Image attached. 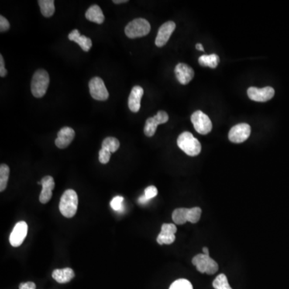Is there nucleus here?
<instances>
[{"mask_svg": "<svg viewBox=\"0 0 289 289\" xmlns=\"http://www.w3.org/2000/svg\"><path fill=\"white\" fill-rule=\"evenodd\" d=\"M78 207V196L75 190H65L60 198L59 209L63 216L73 218L77 214Z\"/></svg>", "mask_w": 289, "mask_h": 289, "instance_id": "obj_1", "label": "nucleus"}, {"mask_svg": "<svg viewBox=\"0 0 289 289\" xmlns=\"http://www.w3.org/2000/svg\"><path fill=\"white\" fill-rule=\"evenodd\" d=\"M177 146L190 157L199 154L202 146L197 138L190 132H183L177 139Z\"/></svg>", "mask_w": 289, "mask_h": 289, "instance_id": "obj_2", "label": "nucleus"}, {"mask_svg": "<svg viewBox=\"0 0 289 289\" xmlns=\"http://www.w3.org/2000/svg\"><path fill=\"white\" fill-rule=\"evenodd\" d=\"M202 210L200 207L193 208H177L172 214L173 223L177 225H183L187 222L196 224L201 218Z\"/></svg>", "mask_w": 289, "mask_h": 289, "instance_id": "obj_3", "label": "nucleus"}, {"mask_svg": "<svg viewBox=\"0 0 289 289\" xmlns=\"http://www.w3.org/2000/svg\"><path fill=\"white\" fill-rule=\"evenodd\" d=\"M50 78L47 72L43 69H39L34 73L32 77L31 90L32 95L36 98H41L46 94L49 88Z\"/></svg>", "mask_w": 289, "mask_h": 289, "instance_id": "obj_4", "label": "nucleus"}, {"mask_svg": "<svg viewBox=\"0 0 289 289\" xmlns=\"http://www.w3.org/2000/svg\"><path fill=\"white\" fill-rule=\"evenodd\" d=\"M150 25L142 18L134 19L125 28V33L130 39L143 37L150 32Z\"/></svg>", "mask_w": 289, "mask_h": 289, "instance_id": "obj_5", "label": "nucleus"}, {"mask_svg": "<svg viewBox=\"0 0 289 289\" xmlns=\"http://www.w3.org/2000/svg\"><path fill=\"white\" fill-rule=\"evenodd\" d=\"M192 263L196 269L201 273L214 275L218 272V265L215 259L210 257L209 255L198 254L192 259Z\"/></svg>", "mask_w": 289, "mask_h": 289, "instance_id": "obj_6", "label": "nucleus"}, {"mask_svg": "<svg viewBox=\"0 0 289 289\" xmlns=\"http://www.w3.org/2000/svg\"><path fill=\"white\" fill-rule=\"evenodd\" d=\"M191 122L195 129L200 135H206L212 129V122L207 114L202 111H195L191 116Z\"/></svg>", "mask_w": 289, "mask_h": 289, "instance_id": "obj_7", "label": "nucleus"}, {"mask_svg": "<svg viewBox=\"0 0 289 289\" xmlns=\"http://www.w3.org/2000/svg\"><path fill=\"white\" fill-rule=\"evenodd\" d=\"M88 87L90 94L94 99L97 101H106L108 99L109 94L102 79L94 77L90 80Z\"/></svg>", "mask_w": 289, "mask_h": 289, "instance_id": "obj_8", "label": "nucleus"}, {"mask_svg": "<svg viewBox=\"0 0 289 289\" xmlns=\"http://www.w3.org/2000/svg\"><path fill=\"white\" fill-rule=\"evenodd\" d=\"M250 135V125L246 123H241L231 128L228 134V138L233 143H242L248 140Z\"/></svg>", "mask_w": 289, "mask_h": 289, "instance_id": "obj_9", "label": "nucleus"}, {"mask_svg": "<svg viewBox=\"0 0 289 289\" xmlns=\"http://www.w3.org/2000/svg\"><path fill=\"white\" fill-rule=\"evenodd\" d=\"M28 224L25 221L17 223L9 237L10 243L14 248L20 246L28 235Z\"/></svg>", "mask_w": 289, "mask_h": 289, "instance_id": "obj_10", "label": "nucleus"}, {"mask_svg": "<svg viewBox=\"0 0 289 289\" xmlns=\"http://www.w3.org/2000/svg\"><path fill=\"white\" fill-rule=\"evenodd\" d=\"M169 120V116L165 111H159L153 118H148L146 121L144 132L147 137H153L154 135L158 125L164 124Z\"/></svg>", "mask_w": 289, "mask_h": 289, "instance_id": "obj_11", "label": "nucleus"}, {"mask_svg": "<svg viewBox=\"0 0 289 289\" xmlns=\"http://www.w3.org/2000/svg\"><path fill=\"white\" fill-rule=\"evenodd\" d=\"M275 95L274 88L270 86L263 88H257L256 87H250L248 90V96L252 101L257 102H266L270 101Z\"/></svg>", "mask_w": 289, "mask_h": 289, "instance_id": "obj_12", "label": "nucleus"}, {"mask_svg": "<svg viewBox=\"0 0 289 289\" xmlns=\"http://www.w3.org/2000/svg\"><path fill=\"white\" fill-rule=\"evenodd\" d=\"M175 23L173 21H168L165 23L159 28L158 32L157 37L155 39V45L159 48H162L166 45L171 36L173 31L175 30Z\"/></svg>", "mask_w": 289, "mask_h": 289, "instance_id": "obj_13", "label": "nucleus"}, {"mask_svg": "<svg viewBox=\"0 0 289 289\" xmlns=\"http://www.w3.org/2000/svg\"><path fill=\"white\" fill-rule=\"evenodd\" d=\"M176 232H177V228L175 224H163L161 232L158 235V243L160 245L172 244L175 241Z\"/></svg>", "mask_w": 289, "mask_h": 289, "instance_id": "obj_14", "label": "nucleus"}, {"mask_svg": "<svg viewBox=\"0 0 289 289\" xmlns=\"http://www.w3.org/2000/svg\"><path fill=\"white\" fill-rule=\"evenodd\" d=\"M174 73L179 83L182 84H189L194 78V70L186 63H180L177 64Z\"/></svg>", "mask_w": 289, "mask_h": 289, "instance_id": "obj_15", "label": "nucleus"}, {"mask_svg": "<svg viewBox=\"0 0 289 289\" xmlns=\"http://www.w3.org/2000/svg\"><path fill=\"white\" fill-rule=\"evenodd\" d=\"M42 190L39 195V202L45 204L50 201L53 197V190L55 188L54 179L52 176H45L41 180Z\"/></svg>", "mask_w": 289, "mask_h": 289, "instance_id": "obj_16", "label": "nucleus"}, {"mask_svg": "<svg viewBox=\"0 0 289 289\" xmlns=\"http://www.w3.org/2000/svg\"><path fill=\"white\" fill-rule=\"evenodd\" d=\"M75 138L74 129L70 127H63L58 132L57 138L55 141L56 146L60 149H64L71 144Z\"/></svg>", "mask_w": 289, "mask_h": 289, "instance_id": "obj_17", "label": "nucleus"}, {"mask_svg": "<svg viewBox=\"0 0 289 289\" xmlns=\"http://www.w3.org/2000/svg\"><path fill=\"white\" fill-rule=\"evenodd\" d=\"M143 94L144 90L141 86H135L131 90L128 105H129V109L132 113H138L140 110L141 101H142Z\"/></svg>", "mask_w": 289, "mask_h": 289, "instance_id": "obj_18", "label": "nucleus"}, {"mask_svg": "<svg viewBox=\"0 0 289 289\" xmlns=\"http://www.w3.org/2000/svg\"><path fill=\"white\" fill-rule=\"evenodd\" d=\"M69 39L71 41L78 43L84 52H88L92 47V40L88 37L80 35V32L77 29H74L73 32H70L69 35Z\"/></svg>", "mask_w": 289, "mask_h": 289, "instance_id": "obj_19", "label": "nucleus"}, {"mask_svg": "<svg viewBox=\"0 0 289 289\" xmlns=\"http://www.w3.org/2000/svg\"><path fill=\"white\" fill-rule=\"evenodd\" d=\"M75 277L74 271L70 268L63 269H56L53 271V278L59 284H66L71 281Z\"/></svg>", "mask_w": 289, "mask_h": 289, "instance_id": "obj_20", "label": "nucleus"}, {"mask_svg": "<svg viewBox=\"0 0 289 289\" xmlns=\"http://www.w3.org/2000/svg\"><path fill=\"white\" fill-rule=\"evenodd\" d=\"M85 18L91 22L101 25L105 20V15L103 14L102 10L98 5H93L87 10Z\"/></svg>", "mask_w": 289, "mask_h": 289, "instance_id": "obj_21", "label": "nucleus"}, {"mask_svg": "<svg viewBox=\"0 0 289 289\" xmlns=\"http://www.w3.org/2000/svg\"><path fill=\"white\" fill-rule=\"evenodd\" d=\"M198 63L204 67L215 69L219 63V57L216 54L203 55L198 58Z\"/></svg>", "mask_w": 289, "mask_h": 289, "instance_id": "obj_22", "label": "nucleus"}, {"mask_svg": "<svg viewBox=\"0 0 289 289\" xmlns=\"http://www.w3.org/2000/svg\"><path fill=\"white\" fill-rule=\"evenodd\" d=\"M38 4L43 16L49 18L54 15L55 3L53 0H39Z\"/></svg>", "mask_w": 289, "mask_h": 289, "instance_id": "obj_23", "label": "nucleus"}, {"mask_svg": "<svg viewBox=\"0 0 289 289\" xmlns=\"http://www.w3.org/2000/svg\"><path fill=\"white\" fill-rule=\"evenodd\" d=\"M10 168L8 165L1 164L0 166V191L3 192L7 188L9 179Z\"/></svg>", "mask_w": 289, "mask_h": 289, "instance_id": "obj_24", "label": "nucleus"}, {"mask_svg": "<svg viewBox=\"0 0 289 289\" xmlns=\"http://www.w3.org/2000/svg\"><path fill=\"white\" fill-rule=\"evenodd\" d=\"M120 147L119 141L116 138L113 137H108L105 138V140L102 142L103 149H107L111 153H115Z\"/></svg>", "mask_w": 289, "mask_h": 289, "instance_id": "obj_25", "label": "nucleus"}, {"mask_svg": "<svg viewBox=\"0 0 289 289\" xmlns=\"http://www.w3.org/2000/svg\"><path fill=\"white\" fill-rule=\"evenodd\" d=\"M158 194H159L158 189L154 186H149L147 188H146L144 195L140 197V198L138 199V202L141 204H147L149 200L155 198L158 195Z\"/></svg>", "mask_w": 289, "mask_h": 289, "instance_id": "obj_26", "label": "nucleus"}, {"mask_svg": "<svg viewBox=\"0 0 289 289\" xmlns=\"http://www.w3.org/2000/svg\"><path fill=\"white\" fill-rule=\"evenodd\" d=\"M212 285L215 289H232L225 274L218 275L213 281Z\"/></svg>", "mask_w": 289, "mask_h": 289, "instance_id": "obj_27", "label": "nucleus"}, {"mask_svg": "<svg viewBox=\"0 0 289 289\" xmlns=\"http://www.w3.org/2000/svg\"><path fill=\"white\" fill-rule=\"evenodd\" d=\"M169 289H193V286L189 280L179 279L173 282Z\"/></svg>", "mask_w": 289, "mask_h": 289, "instance_id": "obj_28", "label": "nucleus"}, {"mask_svg": "<svg viewBox=\"0 0 289 289\" xmlns=\"http://www.w3.org/2000/svg\"><path fill=\"white\" fill-rule=\"evenodd\" d=\"M124 198L122 196H116L111 200L110 207L113 210L118 212L124 211Z\"/></svg>", "mask_w": 289, "mask_h": 289, "instance_id": "obj_29", "label": "nucleus"}, {"mask_svg": "<svg viewBox=\"0 0 289 289\" xmlns=\"http://www.w3.org/2000/svg\"><path fill=\"white\" fill-rule=\"evenodd\" d=\"M111 152L101 148L99 151V161L101 164H107L110 160Z\"/></svg>", "mask_w": 289, "mask_h": 289, "instance_id": "obj_30", "label": "nucleus"}, {"mask_svg": "<svg viewBox=\"0 0 289 289\" xmlns=\"http://www.w3.org/2000/svg\"><path fill=\"white\" fill-rule=\"evenodd\" d=\"M10 28V23L5 17L1 15L0 16V32H5Z\"/></svg>", "mask_w": 289, "mask_h": 289, "instance_id": "obj_31", "label": "nucleus"}, {"mask_svg": "<svg viewBox=\"0 0 289 289\" xmlns=\"http://www.w3.org/2000/svg\"><path fill=\"white\" fill-rule=\"evenodd\" d=\"M8 73V71L5 69V63H4V57L2 55L0 56V77H6V75Z\"/></svg>", "mask_w": 289, "mask_h": 289, "instance_id": "obj_32", "label": "nucleus"}, {"mask_svg": "<svg viewBox=\"0 0 289 289\" xmlns=\"http://www.w3.org/2000/svg\"><path fill=\"white\" fill-rule=\"evenodd\" d=\"M36 285L33 282H26V283H21L19 286V289H36Z\"/></svg>", "mask_w": 289, "mask_h": 289, "instance_id": "obj_33", "label": "nucleus"}, {"mask_svg": "<svg viewBox=\"0 0 289 289\" xmlns=\"http://www.w3.org/2000/svg\"><path fill=\"white\" fill-rule=\"evenodd\" d=\"M196 49H197V50L204 52V46H203L201 43H197V45H196Z\"/></svg>", "mask_w": 289, "mask_h": 289, "instance_id": "obj_34", "label": "nucleus"}, {"mask_svg": "<svg viewBox=\"0 0 289 289\" xmlns=\"http://www.w3.org/2000/svg\"><path fill=\"white\" fill-rule=\"evenodd\" d=\"M113 2L114 4H121V3H128V0H114Z\"/></svg>", "mask_w": 289, "mask_h": 289, "instance_id": "obj_35", "label": "nucleus"}, {"mask_svg": "<svg viewBox=\"0 0 289 289\" xmlns=\"http://www.w3.org/2000/svg\"><path fill=\"white\" fill-rule=\"evenodd\" d=\"M203 252L205 255H209V250H208V248H203Z\"/></svg>", "mask_w": 289, "mask_h": 289, "instance_id": "obj_36", "label": "nucleus"}]
</instances>
